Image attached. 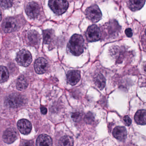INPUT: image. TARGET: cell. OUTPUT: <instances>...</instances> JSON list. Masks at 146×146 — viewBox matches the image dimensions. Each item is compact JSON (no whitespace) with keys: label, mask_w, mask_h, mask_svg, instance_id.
Instances as JSON below:
<instances>
[{"label":"cell","mask_w":146,"mask_h":146,"mask_svg":"<svg viewBox=\"0 0 146 146\" xmlns=\"http://www.w3.org/2000/svg\"><path fill=\"white\" fill-rule=\"evenodd\" d=\"M84 40L82 35L75 34L72 36L67 45L72 54L77 56L83 53L84 49Z\"/></svg>","instance_id":"1"},{"label":"cell","mask_w":146,"mask_h":146,"mask_svg":"<svg viewBox=\"0 0 146 146\" xmlns=\"http://www.w3.org/2000/svg\"><path fill=\"white\" fill-rule=\"evenodd\" d=\"M48 5L51 10L57 15H60L66 12L69 7V3L66 1H49Z\"/></svg>","instance_id":"2"},{"label":"cell","mask_w":146,"mask_h":146,"mask_svg":"<svg viewBox=\"0 0 146 146\" xmlns=\"http://www.w3.org/2000/svg\"><path fill=\"white\" fill-rule=\"evenodd\" d=\"M25 97L18 93H13L10 95L5 100L6 105L12 108L19 107L25 103Z\"/></svg>","instance_id":"3"},{"label":"cell","mask_w":146,"mask_h":146,"mask_svg":"<svg viewBox=\"0 0 146 146\" xmlns=\"http://www.w3.org/2000/svg\"><path fill=\"white\" fill-rule=\"evenodd\" d=\"M121 27L116 21H110L106 24L103 27V32L108 38L116 37L118 35Z\"/></svg>","instance_id":"4"},{"label":"cell","mask_w":146,"mask_h":146,"mask_svg":"<svg viewBox=\"0 0 146 146\" xmlns=\"http://www.w3.org/2000/svg\"><path fill=\"white\" fill-rule=\"evenodd\" d=\"M87 19L92 23H96L101 19L102 14L97 5H93L87 8L85 11Z\"/></svg>","instance_id":"5"},{"label":"cell","mask_w":146,"mask_h":146,"mask_svg":"<svg viewBox=\"0 0 146 146\" xmlns=\"http://www.w3.org/2000/svg\"><path fill=\"white\" fill-rule=\"evenodd\" d=\"M16 60L19 65L27 67L32 62V55L28 50L23 49L18 53Z\"/></svg>","instance_id":"6"},{"label":"cell","mask_w":146,"mask_h":146,"mask_svg":"<svg viewBox=\"0 0 146 146\" xmlns=\"http://www.w3.org/2000/svg\"><path fill=\"white\" fill-rule=\"evenodd\" d=\"M101 35L100 29L95 25L89 26L85 32L87 40L90 42L99 40L101 37Z\"/></svg>","instance_id":"7"},{"label":"cell","mask_w":146,"mask_h":146,"mask_svg":"<svg viewBox=\"0 0 146 146\" xmlns=\"http://www.w3.org/2000/svg\"><path fill=\"white\" fill-rule=\"evenodd\" d=\"M40 7L37 3L35 2L29 3L25 8V12L29 17L35 18L39 15Z\"/></svg>","instance_id":"8"},{"label":"cell","mask_w":146,"mask_h":146,"mask_svg":"<svg viewBox=\"0 0 146 146\" xmlns=\"http://www.w3.org/2000/svg\"><path fill=\"white\" fill-rule=\"evenodd\" d=\"M48 63L47 60L43 58H40L36 60L35 64V70L39 74H42L47 71Z\"/></svg>","instance_id":"9"},{"label":"cell","mask_w":146,"mask_h":146,"mask_svg":"<svg viewBox=\"0 0 146 146\" xmlns=\"http://www.w3.org/2000/svg\"><path fill=\"white\" fill-rule=\"evenodd\" d=\"M81 79V72L78 70H71L68 71L66 75L67 82L72 85L76 84Z\"/></svg>","instance_id":"10"},{"label":"cell","mask_w":146,"mask_h":146,"mask_svg":"<svg viewBox=\"0 0 146 146\" xmlns=\"http://www.w3.org/2000/svg\"><path fill=\"white\" fill-rule=\"evenodd\" d=\"M18 136V134L15 129L9 128L4 132L3 135V140L6 143H13L17 139Z\"/></svg>","instance_id":"11"},{"label":"cell","mask_w":146,"mask_h":146,"mask_svg":"<svg viewBox=\"0 0 146 146\" xmlns=\"http://www.w3.org/2000/svg\"><path fill=\"white\" fill-rule=\"evenodd\" d=\"M17 28L16 20L13 18L6 19L3 22L2 28L6 33H11L15 31Z\"/></svg>","instance_id":"12"},{"label":"cell","mask_w":146,"mask_h":146,"mask_svg":"<svg viewBox=\"0 0 146 146\" xmlns=\"http://www.w3.org/2000/svg\"><path fill=\"white\" fill-rule=\"evenodd\" d=\"M17 126L19 131L24 135H28L32 129L31 123L26 119H21L18 122Z\"/></svg>","instance_id":"13"},{"label":"cell","mask_w":146,"mask_h":146,"mask_svg":"<svg viewBox=\"0 0 146 146\" xmlns=\"http://www.w3.org/2000/svg\"><path fill=\"white\" fill-rule=\"evenodd\" d=\"M113 135L116 139L120 141L125 140L127 136V131L123 126H117L113 131Z\"/></svg>","instance_id":"14"},{"label":"cell","mask_w":146,"mask_h":146,"mask_svg":"<svg viewBox=\"0 0 146 146\" xmlns=\"http://www.w3.org/2000/svg\"><path fill=\"white\" fill-rule=\"evenodd\" d=\"M52 140L46 134L40 135L36 141V146H52Z\"/></svg>","instance_id":"15"},{"label":"cell","mask_w":146,"mask_h":146,"mask_svg":"<svg viewBox=\"0 0 146 146\" xmlns=\"http://www.w3.org/2000/svg\"><path fill=\"white\" fill-rule=\"evenodd\" d=\"M145 1L143 0H136V1H129L127 3V6L129 9L135 12L139 11L142 8L145 4Z\"/></svg>","instance_id":"16"},{"label":"cell","mask_w":146,"mask_h":146,"mask_svg":"<svg viewBox=\"0 0 146 146\" xmlns=\"http://www.w3.org/2000/svg\"><path fill=\"white\" fill-rule=\"evenodd\" d=\"M94 82L95 85L100 90L103 89L106 86V78L101 73H98L95 75L94 76Z\"/></svg>","instance_id":"17"},{"label":"cell","mask_w":146,"mask_h":146,"mask_svg":"<svg viewBox=\"0 0 146 146\" xmlns=\"http://www.w3.org/2000/svg\"><path fill=\"white\" fill-rule=\"evenodd\" d=\"M29 43L32 46H36L39 44L40 42V36L39 34L35 31L29 32L28 35Z\"/></svg>","instance_id":"18"},{"label":"cell","mask_w":146,"mask_h":146,"mask_svg":"<svg viewBox=\"0 0 146 146\" xmlns=\"http://www.w3.org/2000/svg\"><path fill=\"white\" fill-rule=\"evenodd\" d=\"M146 113L145 110H140L136 113L135 120L137 123L141 125L146 124Z\"/></svg>","instance_id":"19"},{"label":"cell","mask_w":146,"mask_h":146,"mask_svg":"<svg viewBox=\"0 0 146 146\" xmlns=\"http://www.w3.org/2000/svg\"><path fill=\"white\" fill-rule=\"evenodd\" d=\"M43 35L44 42L46 44H50L53 41L55 36L54 31L50 29L44 31Z\"/></svg>","instance_id":"20"},{"label":"cell","mask_w":146,"mask_h":146,"mask_svg":"<svg viewBox=\"0 0 146 146\" xmlns=\"http://www.w3.org/2000/svg\"><path fill=\"white\" fill-rule=\"evenodd\" d=\"M74 140L72 137L70 136H64L62 137L58 142V146H73Z\"/></svg>","instance_id":"21"},{"label":"cell","mask_w":146,"mask_h":146,"mask_svg":"<svg viewBox=\"0 0 146 146\" xmlns=\"http://www.w3.org/2000/svg\"><path fill=\"white\" fill-rule=\"evenodd\" d=\"M28 86L27 80L24 76H21L18 78L17 88L18 90L23 91L27 88Z\"/></svg>","instance_id":"22"},{"label":"cell","mask_w":146,"mask_h":146,"mask_svg":"<svg viewBox=\"0 0 146 146\" xmlns=\"http://www.w3.org/2000/svg\"><path fill=\"white\" fill-rule=\"evenodd\" d=\"M9 77V71L7 68L3 66H0V83L6 82Z\"/></svg>","instance_id":"23"},{"label":"cell","mask_w":146,"mask_h":146,"mask_svg":"<svg viewBox=\"0 0 146 146\" xmlns=\"http://www.w3.org/2000/svg\"><path fill=\"white\" fill-rule=\"evenodd\" d=\"M0 5L4 9H6L10 8L13 5L12 1H1Z\"/></svg>","instance_id":"24"},{"label":"cell","mask_w":146,"mask_h":146,"mask_svg":"<svg viewBox=\"0 0 146 146\" xmlns=\"http://www.w3.org/2000/svg\"><path fill=\"white\" fill-rule=\"evenodd\" d=\"M94 119L93 114L90 112L87 113V115L85 116V121L88 123H90L93 121Z\"/></svg>","instance_id":"25"},{"label":"cell","mask_w":146,"mask_h":146,"mask_svg":"<svg viewBox=\"0 0 146 146\" xmlns=\"http://www.w3.org/2000/svg\"><path fill=\"white\" fill-rule=\"evenodd\" d=\"M72 119L75 121H78L82 117V114L79 112H75L72 115Z\"/></svg>","instance_id":"26"},{"label":"cell","mask_w":146,"mask_h":146,"mask_svg":"<svg viewBox=\"0 0 146 146\" xmlns=\"http://www.w3.org/2000/svg\"><path fill=\"white\" fill-rule=\"evenodd\" d=\"M20 146H34V142L32 141L24 140L21 142Z\"/></svg>","instance_id":"27"},{"label":"cell","mask_w":146,"mask_h":146,"mask_svg":"<svg viewBox=\"0 0 146 146\" xmlns=\"http://www.w3.org/2000/svg\"><path fill=\"white\" fill-rule=\"evenodd\" d=\"M124 121L125 123L127 126H129L130 125L131 123V120L130 118L128 116H125L123 118Z\"/></svg>","instance_id":"28"},{"label":"cell","mask_w":146,"mask_h":146,"mask_svg":"<svg viewBox=\"0 0 146 146\" xmlns=\"http://www.w3.org/2000/svg\"><path fill=\"white\" fill-rule=\"evenodd\" d=\"M125 33L126 36L128 37H131L132 36V35H133L132 30L130 28H128V29H126L125 31Z\"/></svg>","instance_id":"29"},{"label":"cell","mask_w":146,"mask_h":146,"mask_svg":"<svg viewBox=\"0 0 146 146\" xmlns=\"http://www.w3.org/2000/svg\"><path fill=\"white\" fill-rule=\"evenodd\" d=\"M41 111L43 114H46L47 113V109L45 107L41 106L40 108Z\"/></svg>","instance_id":"30"},{"label":"cell","mask_w":146,"mask_h":146,"mask_svg":"<svg viewBox=\"0 0 146 146\" xmlns=\"http://www.w3.org/2000/svg\"><path fill=\"white\" fill-rule=\"evenodd\" d=\"M2 19V14H1V12L0 10V21H1Z\"/></svg>","instance_id":"31"}]
</instances>
